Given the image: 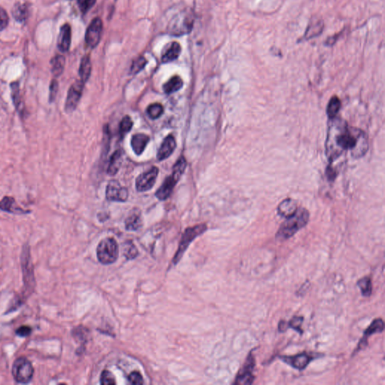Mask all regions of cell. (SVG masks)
I'll list each match as a JSON object with an SVG mask.
<instances>
[{"label":"cell","mask_w":385,"mask_h":385,"mask_svg":"<svg viewBox=\"0 0 385 385\" xmlns=\"http://www.w3.org/2000/svg\"><path fill=\"white\" fill-rule=\"evenodd\" d=\"M326 140V155L333 162L347 151L354 158L364 157L369 149L368 137L362 130L350 127L343 119H330Z\"/></svg>","instance_id":"cell-1"},{"label":"cell","mask_w":385,"mask_h":385,"mask_svg":"<svg viewBox=\"0 0 385 385\" xmlns=\"http://www.w3.org/2000/svg\"><path fill=\"white\" fill-rule=\"evenodd\" d=\"M309 221V213L305 208H299L295 214L287 218L276 233V239L285 241L303 228Z\"/></svg>","instance_id":"cell-2"},{"label":"cell","mask_w":385,"mask_h":385,"mask_svg":"<svg viewBox=\"0 0 385 385\" xmlns=\"http://www.w3.org/2000/svg\"><path fill=\"white\" fill-rule=\"evenodd\" d=\"M118 245L114 238H104L99 243L97 256L99 261L105 265L113 263L118 257Z\"/></svg>","instance_id":"cell-3"},{"label":"cell","mask_w":385,"mask_h":385,"mask_svg":"<svg viewBox=\"0 0 385 385\" xmlns=\"http://www.w3.org/2000/svg\"><path fill=\"white\" fill-rule=\"evenodd\" d=\"M12 375L14 380L20 384H28L34 375L33 364L26 357H19L12 366Z\"/></svg>","instance_id":"cell-4"},{"label":"cell","mask_w":385,"mask_h":385,"mask_svg":"<svg viewBox=\"0 0 385 385\" xmlns=\"http://www.w3.org/2000/svg\"><path fill=\"white\" fill-rule=\"evenodd\" d=\"M206 224H201L198 225L194 226L192 227H189L183 233L182 238L179 243V249L176 251V255L173 258V262L175 264L177 263L181 260L182 256L184 255V252L187 249L190 243H192L194 238H197L199 235H201L206 231Z\"/></svg>","instance_id":"cell-5"},{"label":"cell","mask_w":385,"mask_h":385,"mask_svg":"<svg viewBox=\"0 0 385 385\" xmlns=\"http://www.w3.org/2000/svg\"><path fill=\"white\" fill-rule=\"evenodd\" d=\"M194 17L190 11L182 12L177 14L170 23L169 31L171 34L183 35L191 30L194 23Z\"/></svg>","instance_id":"cell-6"},{"label":"cell","mask_w":385,"mask_h":385,"mask_svg":"<svg viewBox=\"0 0 385 385\" xmlns=\"http://www.w3.org/2000/svg\"><path fill=\"white\" fill-rule=\"evenodd\" d=\"M103 30V20L100 17H96L90 22L85 35V41L89 47L94 49L98 45L101 39Z\"/></svg>","instance_id":"cell-7"},{"label":"cell","mask_w":385,"mask_h":385,"mask_svg":"<svg viewBox=\"0 0 385 385\" xmlns=\"http://www.w3.org/2000/svg\"><path fill=\"white\" fill-rule=\"evenodd\" d=\"M84 83L82 81H77L71 84L68 91L65 103V110L66 112H73L77 108L81 98H82Z\"/></svg>","instance_id":"cell-8"},{"label":"cell","mask_w":385,"mask_h":385,"mask_svg":"<svg viewBox=\"0 0 385 385\" xmlns=\"http://www.w3.org/2000/svg\"><path fill=\"white\" fill-rule=\"evenodd\" d=\"M255 359L252 354H250L246 359L243 368L238 372L235 378V384H251L254 381V372Z\"/></svg>","instance_id":"cell-9"},{"label":"cell","mask_w":385,"mask_h":385,"mask_svg":"<svg viewBox=\"0 0 385 385\" xmlns=\"http://www.w3.org/2000/svg\"><path fill=\"white\" fill-rule=\"evenodd\" d=\"M158 173V168L154 166L138 176L136 181V187L138 191L146 192L150 190L155 184Z\"/></svg>","instance_id":"cell-10"},{"label":"cell","mask_w":385,"mask_h":385,"mask_svg":"<svg viewBox=\"0 0 385 385\" xmlns=\"http://www.w3.org/2000/svg\"><path fill=\"white\" fill-rule=\"evenodd\" d=\"M128 190L115 180L109 181L106 188V198L109 201L125 202L128 199Z\"/></svg>","instance_id":"cell-11"},{"label":"cell","mask_w":385,"mask_h":385,"mask_svg":"<svg viewBox=\"0 0 385 385\" xmlns=\"http://www.w3.org/2000/svg\"><path fill=\"white\" fill-rule=\"evenodd\" d=\"M281 359L286 364L299 370H303L314 359L313 354L304 352L289 357H281Z\"/></svg>","instance_id":"cell-12"},{"label":"cell","mask_w":385,"mask_h":385,"mask_svg":"<svg viewBox=\"0 0 385 385\" xmlns=\"http://www.w3.org/2000/svg\"><path fill=\"white\" fill-rule=\"evenodd\" d=\"M176 148V138L173 135H169L166 138H164L158 152H157V160H164L171 156V154L174 152Z\"/></svg>","instance_id":"cell-13"},{"label":"cell","mask_w":385,"mask_h":385,"mask_svg":"<svg viewBox=\"0 0 385 385\" xmlns=\"http://www.w3.org/2000/svg\"><path fill=\"white\" fill-rule=\"evenodd\" d=\"M71 41V27L69 23H65L61 27L57 39V47L62 52L69 51Z\"/></svg>","instance_id":"cell-14"},{"label":"cell","mask_w":385,"mask_h":385,"mask_svg":"<svg viewBox=\"0 0 385 385\" xmlns=\"http://www.w3.org/2000/svg\"><path fill=\"white\" fill-rule=\"evenodd\" d=\"M178 181L179 180L176 179L173 175L167 177L156 192L157 198L160 200H167L174 190V187H176Z\"/></svg>","instance_id":"cell-15"},{"label":"cell","mask_w":385,"mask_h":385,"mask_svg":"<svg viewBox=\"0 0 385 385\" xmlns=\"http://www.w3.org/2000/svg\"><path fill=\"white\" fill-rule=\"evenodd\" d=\"M149 141H150V138L148 135L144 134V133H137V134L133 135L131 138V142H130L133 152L136 155H141L144 152Z\"/></svg>","instance_id":"cell-16"},{"label":"cell","mask_w":385,"mask_h":385,"mask_svg":"<svg viewBox=\"0 0 385 385\" xmlns=\"http://www.w3.org/2000/svg\"><path fill=\"white\" fill-rule=\"evenodd\" d=\"M297 209H298V208H297V204L295 200L286 199V200H283L278 206V212L281 217L287 219V218L295 214Z\"/></svg>","instance_id":"cell-17"},{"label":"cell","mask_w":385,"mask_h":385,"mask_svg":"<svg viewBox=\"0 0 385 385\" xmlns=\"http://www.w3.org/2000/svg\"><path fill=\"white\" fill-rule=\"evenodd\" d=\"M181 52V44L177 41H174L170 44V47L166 49L164 54L162 56V61L165 63L174 61L176 59L179 58Z\"/></svg>","instance_id":"cell-18"},{"label":"cell","mask_w":385,"mask_h":385,"mask_svg":"<svg viewBox=\"0 0 385 385\" xmlns=\"http://www.w3.org/2000/svg\"><path fill=\"white\" fill-rule=\"evenodd\" d=\"M183 85H184V82L182 79L179 76H175L172 77L168 82L165 83L163 85V91L166 94H171L181 90Z\"/></svg>","instance_id":"cell-19"},{"label":"cell","mask_w":385,"mask_h":385,"mask_svg":"<svg viewBox=\"0 0 385 385\" xmlns=\"http://www.w3.org/2000/svg\"><path fill=\"white\" fill-rule=\"evenodd\" d=\"M92 65L90 61V57L86 55L82 59L81 61L80 67H79V76H80V80L85 84L88 81L91 74Z\"/></svg>","instance_id":"cell-20"},{"label":"cell","mask_w":385,"mask_h":385,"mask_svg":"<svg viewBox=\"0 0 385 385\" xmlns=\"http://www.w3.org/2000/svg\"><path fill=\"white\" fill-rule=\"evenodd\" d=\"M122 157H123V153L122 150L116 151L112 154L107 170V173L109 176H114L117 174L122 163Z\"/></svg>","instance_id":"cell-21"},{"label":"cell","mask_w":385,"mask_h":385,"mask_svg":"<svg viewBox=\"0 0 385 385\" xmlns=\"http://www.w3.org/2000/svg\"><path fill=\"white\" fill-rule=\"evenodd\" d=\"M126 229L130 231H136L142 225L141 214L137 211L132 212L126 220Z\"/></svg>","instance_id":"cell-22"},{"label":"cell","mask_w":385,"mask_h":385,"mask_svg":"<svg viewBox=\"0 0 385 385\" xmlns=\"http://www.w3.org/2000/svg\"><path fill=\"white\" fill-rule=\"evenodd\" d=\"M12 15L17 21H25L29 16V6L26 3H17L12 9Z\"/></svg>","instance_id":"cell-23"},{"label":"cell","mask_w":385,"mask_h":385,"mask_svg":"<svg viewBox=\"0 0 385 385\" xmlns=\"http://www.w3.org/2000/svg\"><path fill=\"white\" fill-rule=\"evenodd\" d=\"M65 63H66V60L63 56L57 55L52 59L51 61L52 73L55 77L57 78L61 76L64 70Z\"/></svg>","instance_id":"cell-24"},{"label":"cell","mask_w":385,"mask_h":385,"mask_svg":"<svg viewBox=\"0 0 385 385\" xmlns=\"http://www.w3.org/2000/svg\"><path fill=\"white\" fill-rule=\"evenodd\" d=\"M384 329V321L381 318H377V319L374 320L372 321V324L369 326L368 328L364 332V340H368L369 337L370 335H373L375 333H379V332H382Z\"/></svg>","instance_id":"cell-25"},{"label":"cell","mask_w":385,"mask_h":385,"mask_svg":"<svg viewBox=\"0 0 385 385\" xmlns=\"http://www.w3.org/2000/svg\"><path fill=\"white\" fill-rule=\"evenodd\" d=\"M323 28H324V23L321 20H318L317 21H313L312 23H310L306 32H305V36H304L305 39H310L321 34Z\"/></svg>","instance_id":"cell-26"},{"label":"cell","mask_w":385,"mask_h":385,"mask_svg":"<svg viewBox=\"0 0 385 385\" xmlns=\"http://www.w3.org/2000/svg\"><path fill=\"white\" fill-rule=\"evenodd\" d=\"M340 108H341V101H340L339 97L336 96L332 97L329 102L328 106H327V112L329 118L333 119L336 117L337 114L340 110Z\"/></svg>","instance_id":"cell-27"},{"label":"cell","mask_w":385,"mask_h":385,"mask_svg":"<svg viewBox=\"0 0 385 385\" xmlns=\"http://www.w3.org/2000/svg\"><path fill=\"white\" fill-rule=\"evenodd\" d=\"M186 167H187V161H186L185 157L184 156H181L173 166L172 175L179 181L185 171Z\"/></svg>","instance_id":"cell-28"},{"label":"cell","mask_w":385,"mask_h":385,"mask_svg":"<svg viewBox=\"0 0 385 385\" xmlns=\"http://www.w3.org/2000/svg\"><path fill=\"white\" fill-rule=\"evenodd\" d=\"M357 286L360 289L361 293L364 297H370L372 292L371 279L369 277H364L357 281Z\"/></svg>","instance_id":"cell-29"},{"label":"cell","mask_w":385,"mask_h":385,"mask_svg":"<svg viewBox=\"0 0 385 385\" xmlns=\"http://www.w3.org/2000/svg\"><path fill=\"white\" fill-rule=\"evenodd\" d=\"M11 90H12V101L14 107L17 111L20 112V105H21V99H20V88H19V83L13 82L11 84Z\"/></svg>","instance_id":"cell-30"},{"label":"cell","mask_w":385,"mask_h":385,"mask_svg":"<svg viewBox=\"0 0 385 385\" xmlns=\"http://www.w3.org/2000/svg\"><path fill=\"white\" fill-rule=\"evenodd\" d=\"M163 106L160 103H154L150 105L147 109V114L149 117L152 119H157L163 114Z\"/></svg>","instance_id":"cell-31"},{"label":"cell","mask_w":385,"mask_h":385,"mask_svg":"<svg viewBox=\"0 0 385 385\" xmlns=\"http://www.w3.org/2000/svg\"><path fill=\"white\" fill-rule=\"evenodd\" d=\"M148 61L144 57H139L136 58L134 61L133 62V64L131 66V69H130V73L132 75L138 74L139 71L144 69L145 66L147 64Z\"/></svg>","instance_id":"cell-32"},{"label":"cell","mask_w":385,"mask_h":385,"mask_svg":"<svg viewBox=\"0 0 385 385\" xmlns=\"http://www.w3.org/2000/svg\"><path fill=\"white\" fill-rule=\"evenodd\" d=\"M133 122L132 121L131 117L129 116H125L120 124V132L122 136H124V135L127 134V133L131 130L133 128Z\"/></svg>","instance_id":"cell-33"},{"label":"cell","mask_w":385,"mask_h":385,"mask_svg":"<svg viewBox=\"0 0 385 385\" xmlns=\"http://www.w3.org/2000/svg\"><path fill=\"white\" fill-rule=\"evenodd\" d=\"M14 200L12 197H6L0 201V209L8 212H14Z\"/></svg>","instance_id":"cell-34"},{"label":"cell","mask_w":385,"mask_h":385,"mask_svg":"<svg viewBox=\"0 0 385 385\" xmlns=\"http://www.w3.org/2000/svg\"><path fill=\"white\" fill-rule=\"evenodd\" d=\"M124 255L126 256L127 259H134L135 257H137L138 250L136 246L131 243V242H128L127 244H125V249H124Z\"/></svg>","instance_id":"cell-35"},{"label":"cell","mask_w":385,"mask_h":385,"mask_svg":"<svg viewBox=\"0 0 385 385\" xmlns=\"http://www.w3.org/2000/svg\"><path fill=\"white\" fill-rule=\"evenodd\" d=\"M100 383L103 385L115 384V378L109 370H104L102 372L101 377H100Z\"/></svg>","instance_id":"cell-36"},{"label":"cell","mask_w":385,"mask_h":385,"mask_svg":"<svg viewBox=\"0 0 385 385\" xmlns=\"http://www.w3.org/2000/svg\"><path fill=\"white\" fill-rule=\"evenodd\" d=\"M303 322V318H302V317H294L288 322V327L294 329V330H297V332L302 334L303 333V330H302L301 327Z\"/></svg>","instance_id":"cell-37"},{"label":"cell","mask_w":385,"mask_h":385,"mask_svg":"<svg viewBox=\"0 0 385 385\" xmlns=\"http://www.w3.org/2000/svg\"><path fill=\"white\" fill-rule=\"evenodd\" d=\"M59 84L57 80L54 79L52 81L50 84V87H49V102L50 103H53L55 101L56 97H57V93H58Z\"/></svg>","instance_id":"cell-38"},{"label":"cell","mask_w":385,"mask_h":385,"mask_svg":"<svg viewBox=\"0 0 385 385\" xmlns=\"http://www.w3.org/2000/svg\"><path fill=\"white\" fill-rule=\"evenodd\" d=\"M87 333H88V330L84 327H79L73 330V335L79 341H85L87 340Z\"/></svg>","instance_id":"cell-39"},{"label":"cell","mask_w":385,"mask_h":385,"mask_svg":"<svg viewBox=\"0 0 385 385\" xmlns=\"http://www.w3.org/2000/svg\"><path fill=\"white\" fill-rule=\"evenodd\" d=\"M97 0H78V4L83 13L88 12L96 3Z\"/></svg>","instance_id":"cell-40"},{"label":"cell","mask_w":385,"mask_h":385,"mask_svg":"<svg viewBox=\"0 0 385 385\" xmlns=\"http://www.w3.org/2000/svg\"><path fill=\"white\" fill-rule=\"evenodd\" d=\"M128 380L132 384L141 385L144 383L142 376L138 372H133L128 376Z\"/></svg>","instance_id":"cell-41"},{"label":"cell","mask_w":385,"mask_h":385,"mask_svg":"<svg viewBox=\"0 0 385 385\" xmlns=\"http://www.w3.org/2000/svg\"><path fill=\"white\" fill-rule=\"evenodd\" d=\"M9 17L4 9L0 7V31H3L9 25Z\"/></svg>","instance_id":"cell-42"},{"label":"cell","mask_w":385,"mask_h":385,"mask_svg":"<svg viewBox=\"0 0 385 385\" xmlns=\"http://www.w3.org/2000/svg\"><path fill=\"white\" fill-rule=\"evenodd\" d=\"M31 328L28 326H22L16 330V334L20 337H27L31 334Z\"/></svg>","instance_id":"cell-43"},{"label":"cell","mask_w":385,"mask_h":385,"mask_svg":"<svg viewBox=\"0 0 385 385\" xmlns=\"http://www.w3.org/2000/svg\"><path fill=\"white\" fill-rule=\"evenodd\" d=\"M288 323L284 321H281L278 324V330L280 332H285L288 329Z\"/></svg>","instance_id":"cell-44"}]
</instances>
